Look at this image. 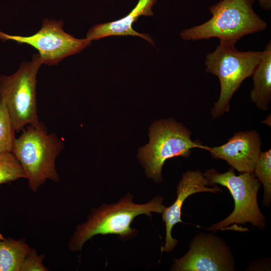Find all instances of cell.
I'll return each mask as SVG.
<instances>
[{"label": "cell", "mask_w": 271, "mask_h": 271, "mask_svg": "<svg viewBox=\"0 0 271 271\" xmlns=\"http://www.w3.org/2000/svg\"><path fill=\"white\" fill-rule=\"evenodd\" d=\"M254 1L220 0L209 7V20L183 30L180 36L193 41L216 38L219 43L235 45L246 35L263 31L267 24L254 12Z\"/></svg>", "instance_id": "cell-1"}, {"label": "cell", "mask_w": 271, "mask_h": 271, "mask_svg": "<svg viewBox=\"0 0 271 271\" xmlns=\"http://www.w3.org/2000/svg\"><path fill=\"white\" fill-rule=\"evenodd\" d=\"M15 141L12 153L22 166L30 189L35 193L47 180L59 182L56 160L64 148L55 132L48 134L44 124L27 125Z\"/></svg>", "instance_id": "cell-2"}, {"label": "cell", "mask_w": 271, "mask_h": 271, "mask_svg": "<svg viewBox=\"0 0 271 271\" xmlns=\"http://www.w3.org/2000/svg\"><path fill=\"white\" fill-rule=\"evenodd\" d=\"M163 200L162 197H157L148 203L137 204L127 195L117 203L93 209L87 220L77 225L69 242V249L73 252L81 250L84 243L97 234L131 236L135 231L130 227L133 219L141 214L151 216L152 212L163 213L165 207Z\"/></svg>", "instance_id": "cell-3"}, {"label": "cell", "mask_w": 271, "mask_h": 271, "mask_svg": "<svg viewBox=\"0 0 271 271\" xmlns=\"http://www.w3.org/2000/svg\"><path fill=\"white\" fill-rule=\"evenodd\" d=\"M262 51H240L235 45L219 43L206 57L205 72L216 76L220 92L211 110L212 119L218 118L230 109V101L242 82L252 74Z\"/></svg>", "instance_id": "cell-4"}, {"label": "cell", "mask_w": 271, "mask_h": 271, "mask_svg": "<svg viewBox=\"0 0 271 271\" xmlns=\"http://www.w3.org/2000/svg\"><path fill=\"white\" fill-rule=\"evenodd\" d=\"M150 142L139 149L138 157L148 177L159 182L165 161L174 157H188L194 148L205 146L191 139V132L173 118L153 122L149 128Z\"/></svg>", "instance_id": "cell-5"}, {"label": "cell", "mask_w": 271, "mask_h": 271, "mask_svg": "<svg viewBox=\"0 0 271 271\" xmlns=\"http://www.w3.org/2000/svg\"><path fill=\"white\" fill-rule=\"evenodd\" d=\"M203 174L209 185L217 184L226 187L234 201L232 212L208 229L237 230V224L247 222L259 228L265 227V219L258 207L257 200L260 185L253 172L241 173L237 176L232 168L223 173H219L212 168L207 170Z\"/></svg>", "instance_id": "cell-6"}, {"label": "cell", "mask_w": 271, "mask_h": 271, "mask_svg": "<svg viewBox=\"0 0 271 271\" xmlns=\"http://www.w3.org/2000/svg\"><path fill=\"white\" fill-rule=\"evenodd\" d=\"M43 64L38 54L23 62L11 75H0V99L9 111L16 132L27 125L39 126L36 98L37 75Z\"/></svg>", "instance_id": "cell-7"}, {"label": "cell", "mask_w": 271, "mask_h": 271, "mask_svg": "<svg viewBox=\"0 0 271 271\" xmlns=\"http://www.w3.org/2000/svg\"><path fill=\"white\" fill-rule=\"evenodd\" d=\"M63 26L61 21L46 19L39 31L32 35H12L0 31V40L28 45L38 51L42 64L54 65L66 57L79 53L91 42L86 38H74L63 30Z\"/></svg>", "instance_id": "cell-8"}, {"label": "cell", "mask_w": 271, "mask_h": 271, "mask_svg": "<svg viewBox=\"0 0 271 271\" xmlns=\"http://www.w3.org/2000/svg\"><path fill=\"white\" fill-rule=\"evenodd\" d=\"M173 270L231 271L234 270L233 255L225 242L212 234H200L191 242L188 252L177 259Z\"/></svg>", "instance_id": "cell-9"}, {"label": "cell", "mask_w": 271, "mask_h": 271, "mask_svg": "<svg viewBox=\"0 0 271 271\" xmlns=\"http://www.w3.org/2000/svg\"><path fill=\"white\" fill-rule=\"evenodd\" d=\"M261 138L255 130L238 131L224 144L217 147L206 146L212 157L227 162L241 173H253L261 152Z\"/></svg>", "instance_id": "cell-10"}, {"label": "cell", "mask_w": 271, "mask_h": 271, "mask_svg": "<svg viewBox=\"0 0 271 271\" xmlns=\"http://www.w3.org/2000/svg\"><path fill=\"white\" fill-rule=\"evenodd\" d=\"M209 183L204 174L199 171H187L185 172L177 187V198L174 203L168 207H165L163 212V219L166 224L165 244L162 251L169 252L172 250L178 241L171 235L173 226L181 219V208L186 199L192 194L199 192L217 193L222 192L217 186L209 187Z\"/></svg>", "instance_id": "cell-11"}, {"label": "cell", "mask_w": 271, "mask_h": 271, "mask_svg": "<svg viewBox=\"0 0 271 271\" xmlns=\"http://www.w3.org/2000/svg\"><path fill=\"white\" fill-rule=\"evenodd\" d=\"M156 0H139L136 7L126 16L119 20L109 23L96 25L88 32L86 38L97 40L106 37L117 36H139L154 45V41L149 35L137 32L132 29V24L141 16L153 15L152 8Z\"/></svg>", "instance_id": "cell-12"}, {"label": "cell", "mask_w": 271, "mask_h": 271, "mask_svg": "<svg viewBox=\"0 0 271 271\" xmlns=\"http://www.w3.org/2000/svg\"><path fill=\"white\" fill-rule=\"evenodd\" d=\"M251 76L253 83L251 100L258 108L266 110L271 100L270 41L265 45L261 58Z\"/></svg>", "instance_id": "cell-13"}, {"label": "cell", "mask_w": 271, "mask_h": 271, "mask_svg": "<svg viewBox=\"0 0 271 271\" xmlns=\"http://www.w3.org/2000/svg\"><path fill=\"white\" fill-rule=\"evenodd\" d=\"M30 248L25 240L5 237L0 233V271H20Z\"/></svg>", "instance_id": "cell-14"}, {"label": "cell", "mask_w": 271, "mask_h": 271, "mask_svg": "<svg viewBox=\"0 0 271 271\" xmlns=\"http://www.w3.org/2000/svg\"><path fill=\"white\" fill-rule=\"evenodd\" d=\"M253 172L263 185V203L268 206L271 200V150L260 153Z\"/></svg>", "instance_id": "cell-15"}, {"label": "cell", "mask_w": 271, "mask_h": 271, "mask_svg": "<svg viewBox=\"0 0 271 271\" xmlns=\"http://www.w3.org/2000/svg\"><path fill=\"white\" fill-rule=\"evenodd\" d=\"M26 178L24 169L12 152L0 154V185Z\"/></svg>", "instance_id": "cell-16"}, {"label": "cell", "mask_w": 271, "mask_h": 271, "mask_svg": "<svg viewBox=\"0 0 271 271\" xmlns=\"http://www.w3.org/2000/svg\"><path fill=\"white\" fill-rule=\"evenodd\" d=\"M16 132L8 109L0 99V154L12 152Z\"/></svg>", "instance_id": "cell-17"}, {"label": "cell", "mask_w": 271, "mask_h": 271, "mask_svg": "<svg viewBox=\"0 0 271 271\" xmlns=\"http://www.w3.org/2000/svg\"><path fill=\"white\" fill-rule=\"evenodd\" d=\"M45 257L43 254H38L34 248H30L25 257L20 268V271H47L43 261Z\"/></svg>", "instance_id": "cell-18"}, {"label": "cell", "mask_w": 271, "mask_h": 271, "mask_svg": "<svg viewBox=\"0 0 271 271\" xmlns=\"http://www.w3.org/2000/svg\"><path fill=\"white\" fill-rule=\"evenodd\" d=\"M260 6L264 10L271 9V0H258Z\"/></svg>", "instance_id": "cell-19"}]
</instances>
